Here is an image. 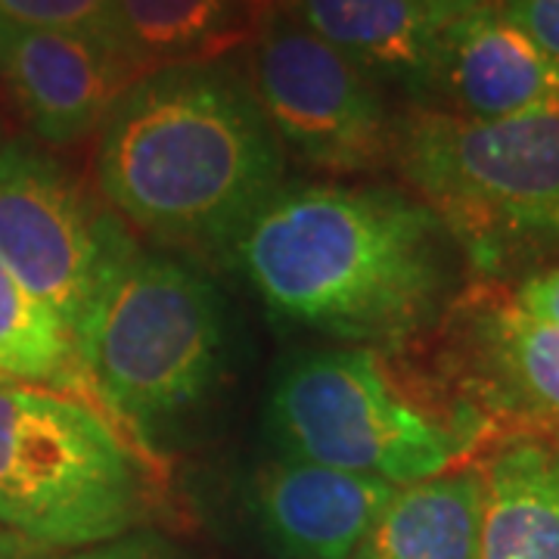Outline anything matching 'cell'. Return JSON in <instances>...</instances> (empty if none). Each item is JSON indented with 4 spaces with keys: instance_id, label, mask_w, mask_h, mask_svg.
Segmentation results:
<instances>
[{
    "instance_id": "obj_1",
    "label": "cell",
    "mask_w": 559,
    "mask_h": 559,
    "mask_svg": "<svg viewBox=\"0 0 559 559\" xmlns=\"http://www.w3.org/2000/svg\"><path fill=\"white\" fill-rule=\"evenodd\" d=\"M230 252L277 320L399 348L451 301L460 246L426 202L395 187L283 183Z\"/></svg>"
},
{
    "instance_id": "obj_2",
    "label": "cell",
    "mask_w": 559,
    "mask_h": 559,
    "mask_svg": "<svg viewBox=\"0 0 559 559\" xmlns=\"http://www.w3.org/2000/svg\"><path fill=\"white\" fill-rule=\"evenodd\" d=\"M286 153L249 79L224 60L134 79L100 124L94 175L109 212L175 249H234L283 187Z\"/></svg>"
},
{
    "instance_id": "obj_3",
    "label": "cell",
    "mask_w": 559,
    "mask_h": 559,
    "mask_svg": "<svg viewBox=\"0 0 559 559\" xmlns=\"http://www.w3.org/2000/svg\"><path fill=\"white\" fill-rule=\"evenodd\" d=\"M392 165L481 271L559 246V103L507 119L417 106L395 119Z\"/></svg>"
},
{
    "instance_id": "obj_4",
    "label": "cell",
    "mask_w": 559,
    "mask_h": 559,
    "mask_svg": "<svg viewBox=\"0 0 559 559\" xmlns=\"http://www.w3.org/2000/svg\"><path fill=\"white\" fill-rule=\"evenodd\" d=\"M72 345L81 377L138 429L193 411L224 358V311L209 280L134 237L106 267Z\"/></svg>"
},
{
    "instance_id": "obj_5",
    "label": "cell",
    "mask_w": 559,
    "mask_h": 559,
    "mask_svg": "<svg viewBox=\"0 0 559 559\" xmlns=\"http://www.w3.org/2000/svg\"><path fill=\"white\" fill-rule=\"evenodd\" d=\"M150 485L91 401L38 382H0V528L47 547L140 532Z\"/></svg>"
},
{
    "instance_id": "obj_6",
    "label": "cell",
    "mask_w": 559,
    "mask_h": 559,
    "mask_svg": "<svg viewBox=\"0 0 559 559\" xmlns=\"http://www.w3.org/2000/svg\"><path fill=\"white\" fill-rule=\"evenodd\" d=\"M473 417L444 419L411 399L373 348H323L286 360L264 404L280 457L311 460L389 485L454 469Z\"/></svg>"
},
{
    "instance_id": "obj_7",
    "label": "cell",
    "mask_w": 559,
    "mask_h": 559,
    "mask_svg": "<svg viewBox=\"0 0 559 559\" xmlns=\"http://www.w3.org/2000/svg\"><path fill=\"white\" fill-rule=\"evenodd\" d=\"M249 84L283 153L330 175L392 165L395 116L380 81L277 7L252 40Z\"/></svg>"
},
{
    "instance_id": "obj_8",
    "label": "cell",
    "mask_w": 559,
    "mask_h": 559,
    "mask_svg": "<svg viewBox=\"0 0 559 559\" xmlns=\"http://www.w3.org/2000/svg\"><path fill=\"white\" fill-rule=\"evenodd\" d=\"M128 242V227L60 162L25 143L0 146V261L69 336Z\"/></svg>"
},
{
    "instance_id": "obj_9",
    "label": "cell",
    "mask_w": 559,
    "mask_h": 559,
    "mask_svg": "<svg viewBox=\"0 0 559 559\" xmlns=\"http://www.w3.org/2000/svg\"><path fill=\"white\" fill-rule=\"evenodd\" d=\"M134 79L138 72L106 35L0 20V81L28 128L50 146L100 131Z\"/></svg>"
},
{
    "instance_id": "obj_10",
    "label": "cell",
    "mask_w": 559,
    "mask_h": 559,
    "mask_svg": "<svg viewBox=\"0 0 559 559\" xmlns=\"http://www.w3.org/2000/svg\"><path fill=\"white\" fill-rule=\"evenodd\" d=\"M395 485L311 460H267L252 479L255 535L277 559H348Z\"/></svg>"
},
{
    "instance_id": "obj_11",
    "label": "cell",
    "mask_w": 559,
    "mask_h": 559,
    "mask_svg": "<svg viewBox=\"0 0 559 559\" xmlns=\"http://www.w3.org/2000/svg\"><path fill=\"white\" fill-rule=\"evenodd\" d=\"M559 103V62L491 3L444 32L419 106L463 119H507Z\"/></svg>"
},
{
    "instance_id": "obj_12",
    "label": "cell",
    "mask_w": 559,
    "mask_h": 559,
    "mask_svg": "<svg viewBox=\"0 0 559 559\" xmlns=\"http://www.w3.org/2000/svg\"><path fill=\"white\" fill-rule=\"evenodd\" d=\"M283 10L373 81L426 97L444 32L463 10L451 0H286Z\"/></svg>"
},
{
    "instance_id": "obj_13",
    "label": "cell",
    "mask_w": 559,
    "mask_h": 559,
    "mask_svg": "<svg viewBox=\"0 0 559 559\" xmlns=\"http://www.w3.org/2000/svg\"><path fill=\"white\" fill-rule=\"evenodd\" d=\"M460 348L466 385L488 411L559 436V326L485 296L463 320Z\"/></svg>"
},
{
    "instance_id": "obj_14",
    "label": "cell",
    "mask_w": 559,
    "mask_h": 559,
    "mask_svg": "<svg viewBox=\"0 0 559 559\" xmlns=\"http://www.w3.org/2000/svg\"><path fill=\"white\" fill-rule=\"evenodd\" d=\"M277 0H112L106 38L140 75L218 62L252 44Z\"/></svg>"
},
{
    "instance_id": "obj_15",
    "label": "cell",
    "mask_w": 559,
    "mask_h": 559,
    "mask_svg": "<svg viewBox=\"0 0 559 559\" xmlns=\"http://www.w3.org/2000/svg\"><path fill=\"white\" fill-rule=\"evenodd\" d=\"M479 476V559H559V436L503 441Z\"/></svg>"
},
{
    "instance_id": "obj_16",
    "label": "cell",
    "mask_w": 559,
    "mask_h": 559,
    "mask_svg": "<svg viewBox=\"0 0 559 559\" xmlns=\"http://www.w3.org/2000/svg\"><path fill=\"white\" fill-rule=\"evenodd\" d=\"M479 469L395 488L348 559H479Z\"/></svg>"
},
{
    "instance_id": "obj_17",
    "label": "cell",
    "mask_w": 559,
    "mask_h": 559,
    "mask_svg": "<svg viewBox=\"0 0 559 559\" xmlns=\"http://www.w3.org/2000/svg\"><path fill=\"white\" fill-rule=\"evenodd\" d=\"M81 373L72 336L0 261V382L66 389Z\"/></svg>"
},
{
    "instance_id": "obj_18",
    "label": "cell",
    "mask_w": 559,
    "mask_h": 559,
    "mask_svg": "<svg viewBox=\"0 0 559 559\" xmlns=\"http://www.w3.org/2000/svg\"><path fill=\"white\" fill-rule=\"evenodd\" d=\"M0 559H183V554L153 532H131L91 547H47L0 528Z\"/></svg>"
},
{
    "instance_id": "obj_19",
    "label": "cell",
    "mask_w": 559,
    "mask_h": 559,
    "mask_svg": "<svg viewBox=\"0 0 559 559\" xmlns=\"http://www.w3.org/2000/svg\"><path fill=\"white\" fill-rule=\"evenodd\" d=\"M112 0H0V20L35 28L106 35Z\"/></svg>"
},
{
    "instance_id": "obj_20",
    "label": "cell",
    "mask_w": 559,
    "mask_h": 559,
    "mask_svg": "<svg viewBox=\"0 0 559 559\" xmlns=\"http://www.w3.org/2000/svg\"><path fill=\"white\" fill-rule=\"evenodd\" d=\"M495 7L559 62V0H495Z\"/></svg>"
},
{
    "instance_id": "obj_21",
    "label": "cell",
    "mask_w": 559,
    "mask_h": 559,
    "mask_svg": "<svg viewBox=\"0 0 559 559\" xmlns=\"http://www.w3.org/2000/svg\"><path fill=\"white\" fill-rule=\"evenodd\" d=\"M510 301L520 308L522 314L559 326V264H550L538 274L522 280Z\"/></svg>"
},
{
    "instance_id": "obj_22",
    "label": "cell",
    "mask_w": 559,
    "mask_h": 559,
    "mask_svg": "<svg viewBox=\"0 0 559 559\" xmlns=\"http://www.w3.org/2000/svg\"><path fill=\"white\" fill-rule=\"evenodd\" d=\"M454 7H460L463 13H469V10H479V7H485V3H491V0H451Z\"/></svg>"
}]
</instances>
